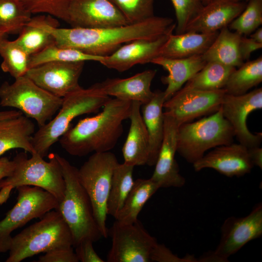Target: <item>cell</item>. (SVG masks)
Returning a JSON list of instances; mask_svg holds the SVG:
<instances>
[{
	"label": "cell",
	"mask_w": 262,
	"mask_h": 262,
	"mask_svg": "<svg viewBox=\"0 0 262 262\" xmlns=\"http://www.w3.org/2000/svg\"><path fill=\"white\" fill-rule=\"evenodd\" d=\"M119 163L110 151L93 153L78 170L79 180L90 199L94 214L103 237L106 227L107 202L114 170Z\"/></svg>",
	"instance_id": "9"
},
{
	"label": "cell",
	"mask_w": 262,
	"mask_h": 262,
	"mask_svg": "<svg viewBox=\"0 0 262 262\" xmlns=\"http://www.w3.org/2000/svg\"><path fill=\"white\" fill-rule=\"evenodd\" d=\"M131 102L110 98L96 115L79 120L60 137V144L71 155L110 151L123 132V121L129 119Z\"/></svg>",
	"instance_id": "2"
},
{
	"label": "cell",
	"mask_w": 262,
	"mask_h": 262,
	"mask_svg": "<svg viewBox=\"0 0 262 262\" xmlns=\"http://www.w3.org/2000/svg\"><path fill=\"white\" fill-rule=\"evenodd\" d=\"M134 166L124 163H118L112 178L107 202V213L115 218L131 191L133 183Z\"/></svg>",
	"instance_id": "30"
},
{
	"label": "cell",
	"mask_w": 262,
	"mask_h": 262,
	"mask_svg": "<svg viewBox=\"0 0 262 262\" xmlns=\"http://www.w3.org/2000/svg\"><path fill=\"white\" fill-rule=\"evenodd\" d=\"M31 15L21 0H0V27L7 33L20 32Z\"/></svg>",
	"instance_id": "34"
},
{
	"label": "cell",
	"mask_w": 262,
	"mask_h": 262,
	"mask_svg": "<svg viewBox=\"0 0 262 262\" xmlns=\"http://www.w3.org/2000/svg\"><path fill=\"white\" fill-rule=\"evenodd\" d=\"M141 105L139 102H131L130 129L122 147L124 163L134 167L147 164L149 156V137L141 114Z\"/></svg>",
	"instance_id": "22"
},
{
	"label": "cell",
	"mask_w": 262,
	"mask_h": 262,
	"mask_svg": "<svg viewBox=\"0 0 262 262\" xmlns=\"http://www.w3.org/2000/svg\"><path fill=\"white\" fill-rule=\"evenodd\" d=\"M164 115L163 139L150 179L160 188H180L184 185L186 181L180 173L179 165L175 158L179 126L172 117L164 112Z\"/></svg>",
	"instance_id": "17"
},
{
	"label": "cell",
	"mask_w": 262,
	"mask_h": 262,
	"mask_svg": "<svg viewBox=\"0 0 262 262\" xmlns=\"http://www.w3.org/2000/svg\"><path fill=\"white\" fill-rule=\"evenodd\" d=\"M171 33L155 39L132 40L121 46L110 55L104 56L99 63L120 72L129 70L137 64L151 63L158 57L160 49Z\"/></svg>",
	"instance_id": "19"
},
{
	"label": "cell",
	"mask_w": 262,
	"mask_h": 262,
	"mask_svg": "<svg viewBox=\"0 0 262 262\" xmlns=\"http://www.w3.org/2000/svg\"><path fill=\"white\" fill-rule=\"evenodd\" d=\"M235 68L216 62H207L180 90L213 91L223 89L229 76Z\"/></svg>",
	"instance_id": "29"
},
{
	"label": "cell",
	"mask_w": 262,
	"mask_h": 262,
	"mask_svg": "<svg viewBox=\"0 0 262 262\" xmlns=\"http://www.w3.org/2000/svg\"><path fill=\"white\" fill-rule=\"evenodd\" d=\"M262 48V43H258L250 37L242 35L240 41V50L244 61L248 60L253 51Z\"/></svg>",
	"instance_id": "43"
},
{
	"label": "cell",
	"mask_w": 262,
	"mask_h": 262,
	"mask_svg": "<svg viewBox=\"0 0 262 262\" xmlns=\"http://www.w3.org/2000/svg\"><path fill=\"white\" fill-rule=\"evenodd\" d=\"M160 188L152 179H138L118 213L115 220L131 224L138 220V216L148 200Z\"/></svg>",
	"instance_id": "28"
},
{
	"label": "cell",
	"mask_w": 262,
	"mask_h": 262,
	"mask_svg": "<svg viewBox=\"0 0 262 262\" xmlns=\"http://www.w3.org/2000/svg\"><path fill=\"white\" fill-rule=\"evenodd\" d=\"M5 31L0 27V40L4 38V36L6 34Z\"/></svg>",
	"instance_id": "48"
},
{
	"label": "cell",
	"mask_w": 262,
	"mask_h": 262,
	"mask_svg": "<svg viewBox=\"0 0 262 262\" xmlns=\"http://www.w3.org/2000/svg\"><path fill=\"white\" fill-rule=\"evenodd\" d=\"M193 164L196 171L212 168L229 178L243 176L249 173L254 166L248 148L240 143H233L214 147Z\"/></svg>",
	"instance_id": "18"
},
{
	"label": "cell",
	"mask_w": 262,
	"mask_h": 262,
	"mask_svg": "<svg viewBox=\"0 0 262 262\" xmlns=\"http://www.w3.org/2000/svg\"><path fill=\"white\" fill-rule=\"evenodd\" d=\"M34 133V124L23 115L0 120V157L15 148L35 153L32 144Z\"/></svg>",
	"instance_id": "25"
},
{
	"label": "cell",
	"mask_w": 262,
	"mask_h": 262,
	"mask_svg": "<svg viewBox=\"0 0 262 262\" xmlns=\"http://www.w3.org/2000/svg\"><path fill=\"white\" fill-rule=\"evenodd\" d=\"M74 0H21L32 14H47L68 21L69 7Z\"/></svg>",
	"instance_id": "38"
},
{
	"label": "cell",
	"mask_w": 262,
	"mask_h": 262,
	"mask_svg": "<svg viewBox=\"0 0 262 262\" xmlns=\"http://www.w3.org/2000/svg\"><path fill=\"white\" fill-rule=\"evenodd\" d=\"M234 136L233 128L220 107L210 116L179 126L177 152L193 164L208 150L231 144Z\"/></svg>",
	"instance_id": "7"
},
{
	"label": "cell",
	"mask_w": 262,
	"mask_h": 262,
	"mask_svg": "<svg viewBox=\"0 0 262 262\" xmlns=\"http://www.w3.org/2000/svg\"><path fill=\"white\" fill-rule=\"evenodd\" d=\"M151 63L159 65L168 74L161 81L167 85L164 91L165 101L171 98L185 83L199 71L207 63L202 55L184 58H169L158 56Z\"/></svg>",
	"instance_id": "23"
},
{
	"label": "cell",
	"mask_w": 262,
	"mask_h": 262,
	"mask_svg": "<svg viewBox=\"0 0 262 262\" xmlns=\"http://www.w3.org/2000/svg\"><path fill=\"white\" fill-rule=\"evenodd\" d=\"M23 114L18 110L0 111V120L19 116Z\"/></svg>",
	"instance_id": "46"
},
{
	"label": "cell",
	"mask_w": 262,
	"mask_h": 262,
	"mask_svg": "<svg viewBox=\"0 0 262 262\" xmlns=\"http://www.w3.org/2000/svg\"><path fill=\"white\" fill-rule=\"evenodd\" d=\"M110 98L103 92L99 83L87 88L80 87L63 98L56 115L34 133L32 144L35 152L43 158L46 156L50 147L71 126L73 119L98 112Z\"/></svg>",
	"instance_id": "3"
},
{
	"label": "cell",
	"mask_w": 262,
	"mask_h": 262,
	"mask_svg": "<svg viewBox=\"0 0 262 262\" xmlns=\"http://www.w3.org/2000/svg\"><path fill=\"white\" fill-rule=\"evenodd\" d=\"M49 21L40 16L32 17L30 23L49 32L59 47L99 56L110 55L124 43L135 39H155L173 33L176 28L172 18L155 16L137 23L103 28H58Z\"/></svg>",
	"instance_id": "1"
},
{
	"label": "cell",
	"mask_w": 262,
	"mask_h": 262,
	"mask_svg": "<svg viewBox=\"0 0 262 262\" xmlns=\"http://www.w3.org/2000/svg\"><path fill=\"white\" fill-rule=\"evenodd\" d=\"M103 57L89 54L72 48L59 47L54 43L30 56L29 68L52 61L85 62L91 61L99 63Z\"/></svg>",
	"instance_id": "32"
},
{
	"label": "cell",
	"mask_w": 262,
	"mask_h": 262,
	"mask_svg": "<svg viewBox=\"0 0 262 262\" xmlns=\"http://www.w3.org/2000/svg\"><path fill=\"white\" fill-rule=\"evenodd\" d=\"M152 99L141 105L142 116L147 131L149 156L147 164L154 165L161 148L164 133V115L163 111L165 101L164 91L157 90Z\"/></svg>",
	"instance_id": "26"
},
{
	"label": "cell",
	"mask_w": 262,
	"mask_h": 262,
	"mask_svg": "<svg viewBox=\"0 0 262 262\" xmlns=\"http://www.w3.org/2000/svg\"><path fill=\"white\" fill-rule=\"evenodd\" d=\"M156 70L148 69L127 78L107 79L99 83L103 92L108 96L129 101H138L144 104L153 97L151 82Z\"/></svg>",
	"instance_id": "21"
},
{
	"label": "cell",
	"mask_w": 262,
	"mask_h": 262,
	"mask_svg": "<svg viewBox=\"0 0 262 262\" xmlns=\"http://www.w3.org/2000/svg\"><path fill=\"white\" fill-rule=\"evenodd\" d=\"M72 246H61L53 248L41 256L37 262H78V258Z\"/></svg>",
	"instance_id": "40"
},
{
	"label": "cell",
	"mask_w": 262,
	"mask_h": 262,
	"mask_svg": "<svg viewBox=\"0 0 262 262\" xmlns=\"http://www.w3.org/2000/svg\"><path fill=\"white\" fill-rule=\"evenodd\" d=\"M130 24L142 22L154 16L155 0H110Z\"/></svg>",
	"instance_id": "37"
},
{
	"label": "cell",
	"mask_w": 262,
	"mask_h": 262,
	"mask_svg": "<svg viewBox=\"0 0 262 262\" xmlns=\"http://www.w3.org/2000/svg\"><path fill=\"white\" fill-rule=\"evenodd\" d=\"M16 189V202L0 221V252L9 251L14 230L58 207L57 199L41 188L24 185Z\"/></svg>",
	"instance_id": "10"
},
{
	"label": "cell",
	"mask_w": 262,
	"mask_h": 262,
	"mask_svg": "<svg viewBox=\"0 0 262 262\" xmlns=\"http://www.w3.org/2000/svg\"><path fill=\"white\" fill-rule=\"evenodd\" d=\"M225 90H179L163 104L164 114L172 117L180 126L221 107Z\"/></svg>",
	"instance_id": "13"
},
{
	"label": "cell",
	"mask_w": 262,
	"mask_h": 262,
	"mask_svg": "<svg viewBox=\"0 0 262 262\" xmlns=\"http://www.w3.org/2000/svg\"><path fill=\"white\" fill-rule=\"evenodd\" d=\"M262 235V204L259 203L246 216H230L221 228L219 242L215 250L204 254L198 262H226L249 242Z\"/></svg>",
	"instance_id": "11"
},
{
	"label": "cell",
	"mask_w": 262,
	"mask_h": 262,
	"mask_svg": "<svg viewBox=\"0 0 262 262\" xmlns=\"http://www.w3.org/2000/svg\"><path fill=\"white\" fill-rule=\"evenodd\" d=\"M15 165L14 159L11 160L6 157H0V180L12 174Z\"/></svg>",
	"instance_id": "44"
},
{
	"label": "cell",
	"mask_w": 262,
	"mask_h": 262,
	"mask_svg": "<svg viewBox=\"0 0 262 262\" xmlns=\"http://www.w3.org/2000/svg\"><path fill=\"white\" fill-rule=\"evenodd\" d=\"M229 0V1H241L242 0Z\"/></svg>",
	"instance_id": "50"
},
{
	"label": "cell",
	"mask_w": 262,
	"mask_h": 262,
	"mask_svg": "<svg viewBox=\"0 0 262 262\" xmlns=\"http://www.w3.org/2000/svg\"><path fill=\"white\" fill-rule=\"evenodd\" d=\"M56 156L65 182L64 196L56 210L70 230L73 246H76L85 239L96 242L102 236L95 219L89 197L79 180L78 169L59 154L56 153Z\"/></svg>",
	"instance_id": "4"
},
{
	"label": "cell",
	"mask_w": 262,
	"mask_h": 262,
	"mask_svg": "<svg viewBox=\"0 0 262 262\" xmlns=\"http://www.w3.org/2000/svg\"><path fill=\"white\" fill-rule=\"evenodd\" d=\"M177 19L176 33H184L188 24L204 7L201 0H170Z\"/></svg>",
	"instance_id": "39"
},
{
	"label": "cell",
	"mask_w": 262,
	"mask_h": 262,
	"mask_svg": "<svg viewBox=\"0 0 262 262\" xmlns=\"http://www.w3.org/2000/svg\"><path fill=\"white\" fill-rule=\"evenodd\" d=\"M262 24V0H249L242 12L228 26L231 31L248 36Z\"/></svg>",
	"instance_id": "36"
},
{
	"label": "cell",
	"mask_w": 262,
	"mask_h": 262,
	"mask_svg": "<svg viewBox=\"0 0 262 262\" xmlns=\"http://www.w3.org/2000/svg\"><path fill=\"white\" fill-rule=\"evenodd\" d=\"M93 242L90 239H85L79 243L75 247V254L79 262H104L95 251Z\"/></svg>",
	"instance_id": "42"
},
{
	"label": "cell",
	"mask_w": 262,
	"mask_h": 262,
	"mask_svg": "<svg viewBox=\"0 0 262 262\" xmlns=\"http://www.w3.org/2000/svg\"><path fill=\"white\" fill-rule=\"evenodd\" d=\"M84 62H49L30 68L25 76L53 95L63 98L81 86Z\"/></svg>",
	"instance_id": "15"
},
{
	"label": "cell",
	"mask_w": 262,
	"mask_h": 262,
	"mask_svg": "<svg viewBox=\"0 0 262 262\" xmlns=\"http://www.w3.org/2000/svg\"><path fill=\"white\" fill-rule=\"evenodd\" d=\"M262 108V88L240 95L225 94L221 108L225 118L233 128L239 143L247 148L260 146L262 133L253 134L248 130L246 120L254 111Z\"/></svg>",
	"instance_id": "14"
},
{
	"label": "cell",
	"mask_w": 262,
	"mask_h": 262,
	"mask_svg": "<svg viewBox=\"0 0 262 262\" xmlns=\"http://www.w3.org/2000/svg\"><path fill=\"white\" fill-rule=\"evenodd\" d=\"M112 246L106 257L108 262H149L155 237L137 220L131 224L117 221L108 229Z\"/></svg>",
	"instance_id": "12"
},
{
	"label": "cell",
	"mask_w": 262,
	"mask_h": 262,
	"mask_svg": "<svg viewBox=\"0 0 262 262\" xmlns=\"http://www.w3.org/2000/svg\"><path fill=\"white\" fill-rule=\"evenodd\" d=\"M246 4L242 1L213 0L204 6L188 24L185 32L209 33L219 31L236 18Z\"/></svg>",
	"instance_id": "20"
},
{
	"label": "cell",
	"mask_w": 262,
	"mask_h": 262,
	"mask_svg": "<svg viewBox=\"0 0 262 262\" xmlns=\"http://www.w3.org/2000/svg\"><path fill=\"white\" fill-rule=\"evenodd\" d=\"M242 35L228 27L221 29L210 47L202 55L206 61L236 68L244 63L240 50Z\"/></svg>",
	"instance_id": "27"
},
{
	"label": "cell",
	"mask_w": 262,
	"mask_h": 262,
	"mask_svg": "<svg viewBox=\"0 0 262 262\" xmlns=\"http://www.w3.org/2000/svg\"><path fill=\"white\" fill-rule=\"evenodd\" d=\"M249 37L255 41L262 43V28L259 27L249 35Z\"/></svg>",
	"instance_id": "47"
},
{
	"label": "cell",
	"mask_w": 262,
	"mask_h": 262,
	"mask_svg": "<svg viewBox=\"0 0 262 262\" xmlns=\"http://www.w3.org/2000/svg\"><path fill=\"white\" fill-rule=\"evenodd\" d=\"M72 27L103 28L130 24L110 0H74L68 12Z\"/></svg>",
	"instance_id": "16"
},
{
	"label": "cell",
	"mask_w": 262,
	"mask_h": 262,
	"mask_svg": "<svg viewBox=\"0 0 262 262\" xmlns=\"http://www.w3.org/2000/svg\"><path fill=\"white\" fill-rule=\"evenodd\" d=\"M262 81V57L244 63L229 76L224 89L232 95L244 94Z\"/></svg>",
	"instance_id": "31"
},
{
	"label": "cell",
	"mask_w": 262,
	"mask_h": 262,
	"mask_svg": "<svg viewBox=\"0 0 262 262\" xmlns=\"http://www.w3.org/2000/svg\"><path fill=\"white\" fill-rule=\"evenodd\" d=\"M219 31L209 33L187 32L171 33L163 45L158 56L184 58L202 55L216 37Z\"/></svg>",
	"instance_id": "24"
},
{
	"label": "cell",
	"mask_w": 262,
	"mask_h": 262,
	"mask_svg": "<svg viewBox=\"0 0 262 262\" xmlns=\"http://www.w3.org/2000/svg\"><path fill=\"white\" fill-rule=\"evenodd\" d=\"M28 158L21 152L14 158L12 174L0 180V205L7 201L13 188L24 185L37 186L52 194L60 203L63 199L65 182L56 153L49 154V161L36 152Z\"/></svg>",
	"instance_id": "5"
},
{
	"label": "cell",
	"mask_w": 262,
	"mask_h": 262,
	"mask_svg": "<svg viewBox=\"0 0 262 262\" xmlns=\"http://www.w3.org/2000/svg\"><path fill=\"white\" fill-rule=\"evenodd\" d=\"M150 262H194L197 259L191 255L183 258L179 257L164 244H158L155 246L150 255Z\"/></svg>",
	"instance_id": "41"
},
{
	"label": "cell",
	"mask_w": 262,
	"mask_h": 262,
	"mask_svg": "<svg viewBox=\"0 0 262 262\" xmlns=\"http://www.w3.org/2000/svg\"><path fill=\"white\" fill-rule=\"evenodd\" d=\"M249 158L253 165L262 169V148L260 146L248 148Z\"/></svg>",
	"instance_id": "45"
},
{
	"label": "cell",
	"mask_w": 262,
	"mask_h": 262,
	"mask_svg": "<svg viewBox=\"0 0 262 262\" xmlns=\"http://www.w3.org/2000/svg\"><path fill=\"white\" fill-rule=\"evenodd\" d=\"M204 5H205L211 2L213 0H201Z\"/></svg>",
	"instance_id": "49"
},
{
	"label": "cell",
	"mask_w": 262,
	"mask_h": 262,
	"mask_svg": "<svg viewBox=\"0 0 262 262\" xmlns=\"http://www.w3.org/2000/svg\"><path fill=\"white\" fill-rule=\"evenodd\" d=\"M19 32V36L14 41L30 56L55 43L49 32L29 22Z\"/></svg>",
	"instance_id": "35"
},
{
	"label": "cell",
	"mask_w": 262,
	"mask_h": 262,
	"mask_svg": "<svg viewBox=\"0 0 262 262\" xmlns=\"http://www.w3.org/2000/svg\"><path fill=\"white\" fill-rule=\"evenodd\" d=\"M63 98L53 95L26 76L0 86V105L17 109L34 119L39 127L50 120L60 108Z\"/></svg>",
	"instance_id": "8"
},
{
	"label": "cell",
	"mask_w": 262,
	"mask_h": 262,
	"mask_svg": "<svg viewBox=\"0 0 262 262\" xmlns=\"http://www.w3.org/2000/svg\"><path fill=\"white\" fill-rule=\"evenodd\" d=\"M0 55L2 58V70L15 79L25 76L29 69L30 55L14 40L3 38L0 40Z\"/></svg>",
	"instance_id": "33"
},
{
	"label": "cell",
	"mask_w": 262,
	"mask_h": 262,
	"mask_svg": "<svg viewBox=\"0 0 262 262\" xmlns=\"http://www.w3.org/2000/svg\"><path fill=\"white\" fill-rule=\"evenodd\" d=\"M70 230L59 212L51 210L41 220L12 237L6 262H20L53 248L73 246Z\"/></svg>",
	"instance_id": "6"
}]
</instances>
